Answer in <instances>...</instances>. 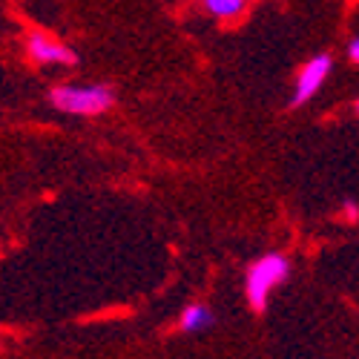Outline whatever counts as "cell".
Returning a JSON list of instances; mask_svg holds the SVG:
<instances>
[{"label": "cell", "mask_w": 359, "mask_h": 359, "mask_svg": "<svg viewBox=\"0 0 359 359\" xmlns=\"http://www.w3.org/2000/svg\"><path fill=\"white\" fill-rule=\"evenodd\" d=\"M290 276V262L282 253L259 256L245 273V299L253 311H264L271 302V293Z\"/></svg>", "instance_id": "cell-1"}, {"label": "cell", "mask_w": 359, "mask_h": 359, "mask_svg": "<svg viewBox=\"0 0 359 359\" xmlns=\"http://www.w3.org/2000/svg\"><path fill=\"white\" fill-rule=\"evenodd\" d=\"M49 101L55 109L61 112H69V115H101L107 112L112 104H115V93L109 86H101V83H93V86H72V83H64V86H55L49 93Z\"/></svg>", "instance_id": "cell-2"}, {"label": "cell", "mask_w": 359, "mask_h": 359, "mask_svg": "<svg viewBox=\"0 0 359 359\" xmlns=\"http://www.w3.org/2000/svg\"><path fill=\"white\" fill-rule=\"evenodd\" d=\"M331 67H334V61H331V55H316V57H311V61L299 69V78H296V86H293V107H302L305 101H311L319 89H322V83H325V78L331 75Z\"/></svg>", "instance_id": "cell-3"}, {"label": "cell", "mask_w": 359, "mask_h": 359, "mask_svg": "<svg viewBox=\"0 0 359 359\" xmlns=\"http://www.w3.org/2000/svg\"><path fill=\"white\" fill-rule=\"evenodd\" d=\"M26 46H29V57H32L35 64H57V67H75L78 64V55L69 46L52 41L43 32H32Z\"/></svg>", "instance_id": "cell-4"}, {"label": "cell", "mask_w": 359, "mask_h": 359, "mask_svg": "<svg viewBox=\"0 0 359 359\" xmlns=\"http://www.w3.org/2000/svg\"><path fill=\"white\" fill-rule=\"evenodd\" d=\"M216 319H213V311L201 305V302H190L182 313V319H178V327H182L184 334H196V331H207Z\"/></svg>", "instance_id": "cell-5"}, {"label": "cell", "mask_w": 359, "mask_h": 359, "mask_svg": "<svg viewBox=\"0 0 359 359\" xmlns=\"http://www.w3.org/2000/svg\"><path fill=\"white\" fill-rule=\"evenodd\" d=\"M204 9L219 20H236L248 9V0H204Z\"/></svg>", "instance_id": "cell-6"}, {"label": "cell", "mask_w": 359, "mask_h": 359, "mask_svg": "<svg viewBox=\"0 0 359 359\" xmlns=\"http://www.w3.org/2000/svg\"><path fill=\"white\" fill-rule=\"evenodd\" d=\"M342 213H345L348 222H356V219H359V207H356L353 201H345V204H342Z\"/></svg>", "instance_id": "cell-7"}, {"label": "cell", "mask_w": 359, "mask_h": 359, "mask_svg": "<svg viewBox=\"0 0 359 359\" xmlns=\"http://www.w3.org/2000/svg\"><path fill=\"white\" fill-rule=\"evenodd\" d=\"M348 57L353 64H359V38H353L351 43H348Z\"/></svg>", "instance_id": "cell-8"}, {"label": "cell", "mask_w": 359, "mask_h": 359, "mask_svg": "<svg viewBox=\"0 0 359 359\" xmlns=\"http://www.w3.org/2000/svg\"><path fill=\"white\" fill-rule=\"evenodd\" d=\"M356 115H359V101H356Z\"/></svg>", "instance_id": "cell-9"}]
</instances>
